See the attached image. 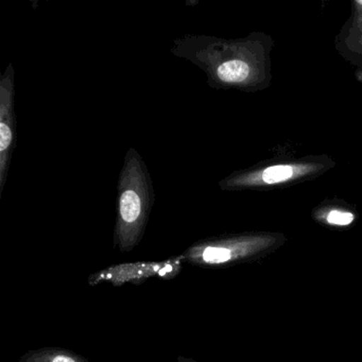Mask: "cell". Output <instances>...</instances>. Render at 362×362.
Here are the masks:
<instances>
[{
    "mask_svg": "<svg viewBox=\"0 0 362 362\" xmlns=\"http://www.w3.org/2000/svg\"><path fill=\"white\" fill-rule=\"evenodd\" d=\"M18 362H90L71 349L62 347H43L25 353Z\"/></svg>",
    "mask_w": 362,
    "mask_h": 362,
    "instance_id": "5",
    "label": "cell"
},
{
    "mask_svg": "<svg viewBox=\"0 0 362 362\" xmlns=\"http://www.w3.org/2000/svg\"><path fill=\"white\" fill-rule=\"evenodd\" d=\"M355 216L349 211H332L326 216V222L330 226H347L353 223Z\"/></svg>",
    "mask_w": 362,
    "mask_h": 362,
    "instance_id": "7",
    "label": "cell"
},
{
    "mask_svg": "<svg viewBox=\"0 0 362 362\" xmlns=\"http://www.w3.org/2000/svg\"><path fill=\"white\" fill-rule=\"evenodd\" d=\"M16 71L9 63L0 78V197L9 177L16 146Z\"/></svg>",
    "mask_w": 362,
    "mask_h": 362,
    "instance_id": "4",
    "label": "cell"
},
{
    "mask_svg": "<svg viewBox=\"0 0 362 362\" xmlns=\"http://www.w3.org/2000/svg\"><path fill=\"white\" fill-rule=\"evenodd\" d=\"M271 235H233L201 239L180 254L183 264L205 269H223L254 262L281 245Z\"/></svg>",
    "mask_w": 362,
    "mask_h": 362,
    "instance_id": "2",
    "label": "cell"
},
{
    "mask_svg": "<svg viewBox=\"0 0 362 362\" xmlns=\"http://www.w3.org/2000/svg\"><path fill=\"white\" fill-rule=\"evenodd\" d=\"M182 264L183 262L180 255L167 258L162 262H136L113 264L90 275L88 284L90 286H97L100 283H111L112 285L119 287L126 284L141 285L154 277L173 279L181 272Z\"/></svg>",
    "mask_w": 362,
    "mask_h": 362,
    "instance_id": "3",
    "label": "cell"
},
{
    "mask_svg": "<svg viewBox=\"0 0 362 362\" xmlns=\"http://www.w3.org/2000/svg\"><path fill=\"white\" fill-rule=\"evenodd\" d=\"M177 362H198L197 360L192 359L189 357H184V356H179L177 359Z\"/></svg>",
    "mask_w": 362,
    "mask_h": 362,
    "instance_id": "8",
    "label": "cell"
},
{
    "mask_svg": "<svg viewBox=\"0 0 362 362\" xmlns=\"http://www.w3.org/2000/svg\"><path fill=\"white\" fill-rule=\"evenodd\" d=\"M156 201L153 182L139 152L130 148L118 177L114 247L129 253L145 236Z\"/></svg>",
    "mask_w": 362,
    "mask_h": 362,
    "instance_id": "1",
    "label": "cell"
},
{
    "mask_svg": "<svg viewBox=\"0 0 362 362\" xmlns=\"http://www.w3.org/2000/svg\"><path fill=\"white\" fill-rule=\"evenodd\" d=\"M294 168L288 165H277V166L269 167L264 169L262 173V180L267 184H276L287 181L293 177Z\"/></svg>",
    "mask_w": 362,
    "mask_h": 362,
    "instance_id": "6",
    "label": "cell"
}]
</instances>
